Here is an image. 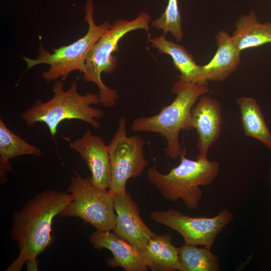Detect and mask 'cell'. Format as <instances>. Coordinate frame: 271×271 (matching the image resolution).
Listing matches in <instances>:
<instances>
[{"label":"cell","instance_id":"obj_9","mask_svg":"<svg viewBox=\"0 0 271 271\" xmlns=\"http://www.w3.org/2000/svg\"><path fill=\"white\" fill-rule=\"evenodd\" d=\"M156 223L167 226L179 233L184 243L211 248L218 235L233 219L232 214L223 209L215 216L193 217L173 208L155 210L150 214Z\"/></svg>","mask_w":271,"mask_h":271},{"label":"cell","instance_id":"obj_6","mask_svg":"<svg viewBox=\"0 0 271 271\" xmlns=\"http://www.w3.org/2000/svg\"><path fill=\"white\" fill-rule=\"evenodd\" d=\"M93 1L86 0V2L85 21L88 24L87 33L71 44L53 49L52 53L46 50L41 42L36 59L23 57L27 63V70L41 64L48 65L49 68L42 74V77L47 82L56 81L59 78L64 81L69 74L74 71L84 72L85 62L88 53L111 26L107 21L100 25L95 24L93 15Z\"/></svg>","mask_w":271,"mask_h":271},{"label":"cell","instance_id":"obj_4","mask_svg":"<svg viewBox=\"0 0 271 271\" xmlns=\"http://www.w3.org/2000/svg\"><path fill=\"white\" fill-rule=\"evenodd\" d=\"M186 149L180 156V163L168 173H160L156 163L147 171L149 182L162 196L171 202L181 199L189 209L194 210L199 205L203 192L201 186L211 184L217 177L220 164L216 161L186 157Z\"/></svg>","mask_w":271,"mask_h":271},{"label":"cell","instance_id":"obj_20","mask_svg":"<svg viewBox=\"0 0 271 271\" xmlns=\"http://www.w3.org/2000/svg\"><path fill=\"white\" fill-rule=\"evenodd\" d=\"M179 256L184 271H219V259L210 248L185 243L179 248Z\"/></svg>","mask_w":271,"mask_h":271},{"label":"cell","instance_id":"obj_16","mask_svg":"<svg viewBox=\"0 0 271 271\" xmlns=\"http://www.w3.org/2000/svg\"><path fill=\"white\" fill-rule=\"evenodd\" d=\"M172 235L152 237L143 251L147 265L152 271H184L179 256V248L172 243Z\"/></svg>","mask_w":271,"mask_h":271},{"label":"cell","instance_id":"obj_8","mask_svg":"<svg viewBox=\"0 0 271 271\" xmlns=\"http://www.w3.org/2000/svg\"><path fill=\"white\" fill-rule=\"evenodd\" d=\"M145 140L136 134L128 136L124 117L119 120L116 131L108 145L111 181L108 190L125 193L127 181L140 176L149 165L144 154Z\"/></svg>","mask_w":271,"mask_h":271},{"label":"cell","instance_id":"obj_21","mask_svg":"<svg viewBox=\"0 0 271 271\" xmlns=\"http://www.w3.org/2000/svg\"><path fill=\"white\" fill-rule=\"evenodd\" d=\"M151 25L154 28L162 30L164 35L171 33L178 42H180L184 34L181 29V15L178 0H169L165 12L160 18L152 21Z\"/></svg>","mask_w":271,"mask_h":271},{"label":"cell","instance_id":"obj_15","mask_svg":"<svg viewBox=\"0 0 271 271\" xmlns=\"http://www.w3.org/2000/svg\"><path fill=\"white\" fill-rule=\"evenodd\" d=\"M153 48L157 49L161 54L170 55L174 64L180 72L179 79L193 83L206 85L203 76L201 66L198 65L193 56L185 48L173 41H168L165 35L149 39Z\"/></svg>","mask_w":271,"mask_h":271},{"label":"cell","instance_id":"obj_11","mask_svg":"<svg viewBox=\"0 0 271 271\" xmlns=\"http://www.w3.org/2000/svg\"><path fill=\"white\" fill-rule=\"evenodd\" d=\"M69 145L86 162L91 173L90 180L96 187L109 189L111 174L108 145L99 136L87 130L83 136Z\"/></svg>","mask_w":271,"mask_h":271},{"label":"cell","instance_id":"obj_22","mask_svg":"<svg viewBox=\"0 0 271 271\" xmlns=\"http://www.w3.org/2000/svg\"><path fill=\"white\" fill-rule=\"evenodd\" d=\"M27 269L28 271H38L39 263L37 258L26 261Z\"/></svg>","mask_w":271,"mask_h":271},{"label":"cell","instance_id":"obj_3","mask_svg":"<svg viewBox=\"0 0 271 271\" xmlns=\"http://www.w3.org/2000/svg\"><path fill=\"white\" fill-rule=\"evenodd\" d=\"M209 88L204 84L179 79L171 91L176 95L169 105L164 106L157 114L134 119L131 128L134 131L153 132L161 134L167 141L166 153L172 159L178 158L185 150L182 148L179 135L181 130L193 129L191 111L200 95Z\"/></svg>","mask_w":271,"mask_h":271},{"label":"cell","instance_id":"obj_5","mask_svg":"<svg viewBox=\"0 0 271 271\" xmlns=\"http://www.w3.org/2000/svg\"><path fill=\"white\" fill-rule=\"evenodd\" d=\"M150 22L151 17L145 12H141L131 21L116 20L88 53L82 78L84 81L92 82L97 85L99 89L100 104L104 107L113 106L119 98L116 90L107 87L101 79L102 73L110 74L116 68L117 59L112 53L118 51V42L125 35L140 29L148 31Z\"/></svg>","mask_w":271,"mask_h":271},{"label":"cell","instance_id":"obj_23","mask_svg":"<svg viewBox=\"0 0 271 271\" xmlns=\"http://www.w3.org/2000/svg\"><path fill=\"white\" fill-rule=\"evenodd\" d=\"M267 181H268L269 188L271 190V162H270V166H269V170L267 173Z\"/></svg>","mask_w":271,"mask_h":271},{"label":"cell","instance_id":"obj_19","mask_svg":"<svg viewBox=\"0 0 271 271\" xmlns=\"http://www.w3.org/2000/svg\"><path fill=\"white\" fill-rule=\"evenodd\" d=\"M236 101L245 136L258 140L271 149V133L256 100L251 97H240Z\"/></svg>","mask_w":271,"mask_h":271},{"label":"cell","instance_id":"obj_18","mask_svg":"<svg viewBox=\"0 0 271 271\" xmlns=\"http://www.w3.org/2000/svg\"><path fill=\"white\" fill-rule=\"evenodd\" d=\"M42 151L26 142L10 130L0 119V177L1 184L6 183L7 173L12 171L10 160L24 155L40 157Z\"/></svg>","mask_w":271,"mask_h":271},{"label":"cell","instance_id":"obj_1","mask_svg":"<svg viewBox=\"0 0 271 271\" xmlns=\"http://www.w3.org/2000/svg\"><path fill=\"white\" fill-rule=\"evenodd\" d=\"M70 200L68 192L45 190L14 213L10 235L20 253L6 271H20L26 261L37 258L52 245L55 239L51 234L53 220Z\"/></svg>","mask_w":271,"mask_h":271},{"label":"cell","instance_id":"obj_17","mask_svg":"<svg viewBox=\"0 0 271 271\" xmlns=\"http://www.w3.org/2000/svg\"><path fill=\"white\" fill-rule=\"evenodd\" d=\"M232 39L241 52L242 50L271 43V22L261 23L257 15L251 11L242 15L236 22Z\"/></svg>","mask_w":271,"mask_h":271},{"label":"cell","instance_id":"obj_13","mask_svg":"<svg viewBox=\"0 0 271 271\" xmlns=\"http://www.w3.org/2000/svg\"><path fill=\"white\" fill-rule=\"evenodd\" d=\"M93 248L109 250L113 256L106 261L111 267H120L126 271H147V265L143 251L114 232L96 229L89 236Z\"/></svg>","mask_w":271,"mask_h":271},{"label":"cell","instance_id":"obj_2","mask_svg":"<svg viewBox=\"0 0 271 271\" xmlns=\"http://www.w3.org/2000/svg\"><path fill=\"white\" fill-rule=\"evenodd\" d=\"M53 96L46 102L38 99L21 114L26 124L33 127L38 122L45 123L53 139L60 122L65 120L83 121L95 128H99L98 119L104 112L92 105L100 104L98 94L87 93L81 94L78 91V84L73 81L69 89L64 90L62 80H57L53 84Z\"/></svg>","mask_w":271,"mask_h":271},{"label":"cell","instance_id":"obj_14","mask_svg":"<svg viewBox=\"0 0 271 271\" xmlns=\"http://www.w3.org/2000/svg\"><path fill=\"white\" fill-rule=\"evenodd\" d=\"M217 49L212 60L201 66L204 80L221 82L228 78L237 68L240 62V51L231 37L222 31L215 36Z\"/></svg>","mask_w":271,"mask_h":271},{"label":"cell","instance_id":"obj_12","mask_svg":"<svg viewBox=\"0 0 271 271\" xmlns=\"http://www.w3.org/2000/svg\"><path fill=\"white\" fill-rule=\"evenodd\" d=\"M191 118L193 128L198 133L197 158L207 159L209 148L218 140L221 131L220 102L208 96L201 97L191 109Z\"/></svg>","mask_w":271,"mask_h":271},{"label":"cell","instance_id":"obj_10","mask_svg":"<svg viewBox=\"0 0 271 271\" xmlns=\"http://www.w3.org/2000/svg\"><path fill=\"white\" fill-rule=\"evenodd\" d=\"M113 200L116 214L113 232L143 251L149 239L156 234L143 221L138 204L127 190L114 193Z\"/></svg>","mask_w":271,"mask_h":271},{"label":"cell","instance_id":"obj_7","mask_svg":"<svg viewBox=\"0 0 271 271\" xmlns=\"http://www.w3.org/2000/svg\"><path fill=\"white\" fill-rule=\"evenodd\" d=\"M67 192L70 200L59 216L78 217L96 229L113 230L116 214L113 193L96 187L90 177L83 178L76 171L70 179Z\"/></svg>","mask_w":271,"mask_h":271}]
</instances>
